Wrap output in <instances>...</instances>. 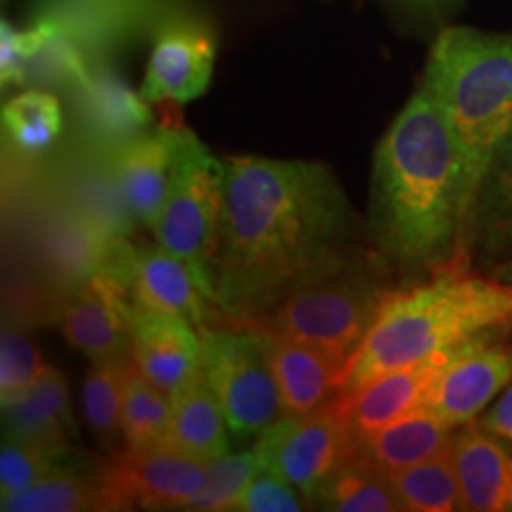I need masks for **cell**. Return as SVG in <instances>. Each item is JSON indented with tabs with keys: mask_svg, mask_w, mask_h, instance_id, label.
I'll use <instances>...</instances> for the list:
<instances>
[{
	"mask_svg": "<svg viewBox=\"0 0 512 512\" xmlns=\"http://www.w3.org/2000/svg\"><path fill=\"white\" fill-rule=\"evenodd\" d=\"M24 67H27V50H24L22 29L12 27L8 19L0 22V83L3 88L24 86Z\"/></svg>",
	"mask_w": 512,
	"mask_h": 512,
	"instance_id": "obj_37",
	"label": "cell"
},
{
	"mask_svg": "<svg viewBox=\"0 0 512 512\" xmlns=\"http://www.w3.org/2000/svg\"><path fill=\"white\" fill-rule=\"evenodd\" d=\"M3 133L24 155H41L62 133V105L50 91L27 88L3 105Z\"/></svg>",
	"mask_w": 512,
	"mask_h": 512,
	"instance_id": "obj_30",
	"label": "cell"
},
{
	"mask_svg": "<svg viewBox=\"0 0 512 512\" xmlns=\"http://www.w3.org/2000/svg\"><path fill=\"white\" fill-rule=\"evenodd\" d=\"M453 437L456 434L451 427H446L430 408L418 406L380 430L356 437L354 456L389 477L422 460L448 453Z\"/></svg>",
	"mask_w": 512,
	"mask_h": 512,
	"instance_id": "obj_23",
	"label": "cell"
},
{
	"mask_svg": "<svg viewBox=\"0 0 512 512\" xmlns=\"http://www.w3.org/2000/svg\"><path fill=\"white\" fill-rule=\"evenodd\" d=\"M162 107L174 138V164L155 238L190 268L197 285L214 302V259L219 249L226 162L211 155L207 145L183 124L178 114L181 105Z\"/></svg>",
	"mask_w": 512,
	"mask_h": 512,
	"instance_id": "obj_6",
	"label": "cell"
},
{
	"mask_svg": "<svg viewBox=\"0 0 512 512\" xmlns=\"http://www.w3.org/2000/svg\"><path fill=\"white\" fill-rule=\"evenodd\" d=\"M3 512H112L114 501L102 477L100 465L91 472L76 467H62L50 472L41 482L19 491L10 498H0Z\"/></svg>",
	"mask_w": 512,
	"mask_h": 512,
	"instance_id": "obj_26",
	"label": "cell"
},
{
	"mask_svg": "<svg viewBox=\"0 0 512 512\" xmlns=\"http://www.w3.org/2000/svg\"><path fill=\"white\" fill-rule=\"evenodd\" d=\"M368 233L403 273L465 271L463 159L456 131L422 83L375 147Z\"/></svg>",
	"mask_w": 512,
	"mask_h": 512,
	"instance_id": "obj_2",
	"label": "cell"
},
{
	"mask_svg": "<svg viewBox=\"0 0 512 512\" xmlns=\"http://www.w3.org/2000/svg\"><path fill=\"white\" fill-rule=\"evenodd\" d=\"M188 0H31L29 19L53 24L91 60H110L155 36Z\"/></svg>",
	"mask_w": 512,
	"mask_h": 512,
	"instance_id": "obj_9",
	"label": "cell"
},
{
	"mask_svg": "<svg viewBox=\"0 0 512 512\" xmlns=\"http://www.w3.org/2000/svg\"><path fill=\"white\" fill-rule=\"evenodd\" d=\"M102 271L114 275L133 302L185 316L200 335L230 323L226 313L202 292L190 268L159 242L117 240Z\"/></svg>",
	"mask_w": 512,
	"mask_h": 512,
	"instance_id": "obj_10",
	"label": "cell"
},
{
	"mask_svg": "<svg viewBox=\"0 0 512 512\" xmlns=\"http://www.w3.org/2000/svg\"><path fill=\"white\" fill-rule=\"evenodd\" d=\"M48 366L41 363V351L29 332L15 325H3L0 332V403L8 406L41 380Z\"/></svg>",
	"mask_w": 512,
	"mask_h": 512,
	"instance_id": "obj_34",
	"label": "cell"
},
{
	"mask_svg": "<svg viewBox=\"0 0 512 512\" xmlns=\"http://www.w3.org/2000/svg\"><path fill=\"white\" fill-rule=\"evenodd\" d=\"M121 192L133 216L143 228L155 235L171 185L174 164V138L162 119L157 131L140 133L112 152Z\"/></svg>",
	"mask_w": 512,
	"mask_h": 512,
	"instance_id": "obj_22",
	"label": "cell"
},
{
	"mask_svg": "<svg viewBox=\"0 0 512 512\" xmlns=\"http://www.w3.org/2000/svg\"><path fill=\"white\" fill-rule=\"evenodd\" d=\"M392 271L380 249L349 242L313 268L256 328L309 342L349 368L394 292Z\"/></svg>",
	"mask_w": 512,
	"mask_h": 512,
	"instance_id": "obj_5",
	"label": "cell"
},
{
	"mask_svg": "<svg viewBox=\"0 0 512 512\" xmlns=\"http://www.w3.org/2000/svg\"><path fill=\"white\" fill-rule=\"evenodd\" d=\"M226 430L228 422L221 411V403L211 389L207 373L200 368L174 394V411H171L169 430L164 434L162 446L211 463L228 453Z\"/></svg>",
	"mask_w": 512,
	"mask_h": 512,
	"instance_id": "obj_25",
	"label": "cell"
},
{
	"mask_svg": "<svg viewBox=\"0 0 512 512\" xmlns=\"http://www.w3.org/2000/svg\"><path fill=\"white\" fill-rule=\"evenodd\" d=\"M259 472H264V460H261L256 446L252 451L226 453V456L211 460L207 463V479H204L202 489L190 498L185 510H235L240 498L245 496L247 486L254 482Z\"/></svg>",
	"mask_w": 512,
	"mask_h": 512,
	"instance_id": "obj_33",
	"label": "cell"
},
{
	"mask_svg": "<svg viewBox=\"0 0 512 512\" xmlns=\"http://www.w3.org/2000/svg\"><path fill=\"white\" fill-rule=\"evenodd\" d=\"M451 460L458 477L460 510H512V451L503 446V439L470 422L453 437Z\"/></svg>",
	"mask_w": 512,
	"mask_h": 512,
	"instance_id": "obj_21",
	"label": "cell"
},
{
	"mask_svg": "<svg viewBox=\"0 0 512 512\" xmlns=\"http://www.w3.org/2000/svg\"><path fill=\"white\" fill-rule=\"evenodd\" d=\"M264 337L268 358L278 380L283 418H297L318 411L342 396L347 368L302 339L256 328Z\"/></svg>",
	"mask_w": 512,
	"mask_h": 512,
	"instance_id": "obj_18",
	"label": "cell"
},
{
	"mask_svg": "<svg viewBox=\"0 0 512 512\" xmlns=\"http://www.w3.org/2000/svg\"><path fill=\"white\" fill-rule=\"evenodd\" d=\"M479 425H482L486 432L503 439L505 444H512V382L505 387L501 399L491 406V411L484 415V420L479 422Z\"/></svg>",
	"mask_w": 512,
	"mask_h": 512,
	"instance_id": "obj_38",
	"label": "cell"
},
{
	"mask_svg": "<svg viewBox=\"0 0 512 512\" xmlns=\"http://www.w3.org/2000/svg\"><path fill=\"white\" fill-rule=\"evenodd\" d=\"M216 48L214 24L190 3L183 5L152 36L140 95L150 105H188L202 98L214 74Z\"/></svg>",
	"mask_w": 512,
	"mask_h": 512,
	"instance_id": "obj_11",
	"label": "cell"
},
{
	"mask_svg": "<svg viewBox=\"0 0 512 512\" xmlns=\"http://www.w3.org/2000/svg\"><path fill=\"white\" fill-rule=\"evenodd\" d=\"M354 446L356 434L339 399L313 413L280 418L256 441L264 472L290 482L309 508L325 479L354 456Z\"/></svg>",
	"mask_w": 512,
	"mask_h": 512,
	"instance_id": "obj_8",
	"label": "cell"
},
{
	"mask_svg": "<svg viewBox=\"0 0 512 512\" xmlns=\"http://www.w3.org/2000/svg\"><path fill=\"white\" fill-rule=\"evenodd\" d=\"M356 216L323 162L226 159L214 302L230 323L256 328L323 264L354 242Z\"/></svg>",
	"mask_w": 512,
	"mask_h": 512,
	"instance_id": "obj_1",
	"label": "cell"
},
{
	"mask_svg": "<svg viewBox=\"0 0 512 512\" xmlns=\"http://www.w3.org/2000/svg\"><path fill=\"white\" fill-rule=\"evenodd\" d=\"M114 238L69 204H53L36 226V256L48 283L72 294L110 261Z\"/></svg>",
	"mask_w": 512,
	"mask_h": 512,
	"instance_id": "obj_15",
	"label": "cell"
},
{
	"mask_svg": "<svg viewBox=\"0 0 512 512\" xmlns=\"http://www.w3.org/2000/svg\"><path fill=\"white\" fill-rule=\"evenodd\" d=\"M72 93L86 140L107 150L145 133L152 121L150 102L121 79L110 60H93L91 72Z\"/></svg>",
	"mask_w": 512,
	"mask_h": 512,
	"instance_id": "obj_19",
	"label": "cell"
},
{
	"mask_svg": "<svg viewBox=\"0 0 512 512\" xmlns=\"http://www.w3.org/2000/svg\"><path fill=\"white\" fill-rule=\"evenodd\" d=\"M503 332H484L460 344L432 384L425 406L451 430L470 425L512 382V349Z\"/></svg>",
	"mask_w": 512,
	"mask_h": 512,
	"instance_id": "obj_13",
	"label": "cell"
},
{
	"mask_svg": "<svg viewBox=\"0 0 512 512\" xmlns=\"http://www.w3.org/2000/svg\"><path fill=\"white\" fill-rule=\"evenodd\" d=\"M64 456L48 451V448L5 434L0 448V498H10L19 491L29 489L50 472L62 470ZM69 467V465H67Z\"/></svg>",
	"mask_w": 512,
	"mask_h": 512,
	"instance_id": "obj_35",
	"label": "cell"
},
{
	"mask_svg": "<svg viewBox=\"0 0 512 512\" xmlns=\"http://www.w3.org/2000/svg\"><path fill=\"white\" fill-rule=\"evenodd\" d=\"M133 368L136 361L128 351V354L93 361L83 380V415L100 446L110 453L119 451V444L124 441L121 411H124L126 384Z\"/></svg>",
	"mask_w": 512,
	"mask_h": 512,
	"instance_id": "obj_28",
	"label": "cell"
},
{
	"mask_svg": "<svg viewBox=\"0 0 512 512\" xmlns=\"http://www.w3.org/2000/svg\"><path fill=\"white\" fill-rule=\"evenodd\" d=\"M174 394L164 392L155 382L140 373L138 366L131 370L126 384L124 411H121V432L128 448H157L162 446L169 430Z\"/></svg>",
	"mask_w": 512,
	"mask_h": 512,
	"instance_id": "obj_32",
	"label": "cell"
},
{
	"mask_svg": "<svg viewBox=\"0 0 512 512\" xmlns=\"http://www.w3.org/2000/svg\"><path fill=\"white\" fill-rule=\"evenodd\" d=\"M311 508L337 512H396L401 510L392 482L375 467L351 456L325 479L311 498Z\"/></svg>",
	"mask_w": 512,
	"mask_h": 512,
	"instance_id": "obj_29",
	"label": "cell"
},
{
	"mask_svg": "<svg viewBox=\"0 0 512 512\" xmlns=\"http://www.w3.org/2000/svg\"><path fill=\"white\" fill-rule=\"evenodd\" d=\"M100 472L114 510H185L207 479V463L164 446H121L100 463Z\"/></svg>",
	"mask_w": 512,
	"mask_h": 512,
	"instance_id": "obj_12",
	"label": "cell"
},
{
	"mask_svg": "<svg viewBox=\"0 0 512 512\" xmlns=\"http://www.w3.org/2000/svg\"><path fill=\"white\" fill-rule=\"evenodd\" d=\"M5 434L48 448L69 458L74 418L69 406V387L60 370L48 366L29 392L3 406Z\"/></svg>",
	"mask_w": 512,
	"mask_h": 512,
	"instance_id": "obj_24",
	"label": "cell"
},
{
	"mask_svg": "<svg viewBox=\"0 0 512 512\" xmlns=\"http://www.w3.org/2000/svg\"><path fill=\"white\" fill-rule=\"evenodd\" d=\"M498 256L512 247V126L496 147L479 190L472 249Z\"/></svg>",
	"mask_w": 512,
	"mask_h": 512,
	"instance_id": "obj_27",
	"label": "cell"
},
{
	"mask_svg": "<svg viewBox=\"0 0 512 512\" xmlns=\"http://www.w3.org/2000/svg\"><path fill=\"white\" fill-rule=\"evenodd\" d=\"M401 510L411 512H451L460 510L458 477L453 470L451 451L437 458L389 475Z\"/></svg>",
	"mask_w": 512,
	"mask_h": 512,
	"instance_id": "obj_31",
	"label": "cell"
},
{
	"mask_svg": "<svg viewBox=\"0 0 512 512\" xmlns=\"http://www.w3.org/2000/svg\"><path fill=\"white\" fill-rule=\"evenodd\" d=\"M57 318L69 347L91 363L131 351V294L107 271L67 294Z\"/></svg>",
	"mask_w": 512,
	"mask_h": 512,
	"instance_id": "obj_14",
	"label": "cell"
},
{
	"mask_svg": "<svg viewBox=\"0 0 512 512\" xmlns=\"http://www.w3.org/2000/svg\"><path fill=\"white\" fill-rule=\"evenodd\" d=\"M309 508L306 498L285 479L259 472L254 482L247 486L245 496L240 498L238 508L242 512H299Z\"/></svg>",
	"mask_w": 512,
	"mask_h": 512,
	"instance_id": "obj_36",
	"label": "cell"
},
{
	"mask_svg": "<svg viewBox=\"0 0 512 512\" xmlns=\"http://www.w3.org/2000/svg\"><path fill=\"white\" fill-rule=\"evenodd\" d=\"M202 368L233 434L252 437L283 418L278 380L256 328L226 323L202 332Z\"/></svg>",
	"mask_w": 512,
	"mask_h": 512,
	"instance_id": "obj_7",
	"label": "cell"
},
{
	"mask_svg": "<svg viewBox=\"0 0 512 512\" xmlns=\"http://www.w3.org/2000/svg\"><path fill=\"white\" fill-rule=\"evenodd\" d=\"M512 328V285L467 271L430 275L394 290L351 358L342 396L389 370L456 349L484 332Z\"/></svg>",
	"mask_w": 512,
	"mask_h": 512,
	"instance_id": "obj_3",
	"label": "cell"
},
{
	"mask_svg": "<svg viewBox=\"0 0 512 512\" xmlns=\"http://www.w3.org/2000/svg\"><path fill=\"white\" fill-rule=\"evenodd\" d=\"M501 280H505V283L512 285V259L508 261V264L501 266Z\"/></svg>",
	"mask_w": 512,
	"mask_h": 512,
	"instance_id": "obj_39",
	"label": "cell"
},
{
	"mask_svg": "<svg viewBox=\"0 0 512 512\" xmlns=\"http://www.w3.org/2000/svg\"><path fill=\"white\" fill-rule=\"evenodd\" d=\"M456 349L439 351V354L422 358V361L389 370V373L358 387L356 392L339 396V406L347 415L349 427L356 437L380 430L401 415L425 406L432 384L437 382L439 373L451 361Z\"/></svg>",
	"mask_w": 512,
	"mask_h": 512,
	"instance_id": "obj_20",
	"label": "cell"
},
{
	"mask_svg": "<svg viewBox=\"0 0 512 512\" xmlns=\"http://www.w3.org/2000/svg\"><path fill=\"white\" fill-rule=\"evenodd\" d=\"M185 316L131 299V356L140 373L176 394L202 368V335Z\"/></svg>",
	"mask_w": 512,
	"mask_h": 512,
	"instance_id": "obj_16",
	"label": "cell"
},
{
	"mask_svg": "<svg viewBox=\"0 0 512 512\" xmlns=\"http://www.w3.org/2000/svg\"><path fill=\"white\" fill-rule=\"evenodd\" d=\"M422 83L439 100L458 138L463 159L460 256L467 264L479 190L496 147L512 126V34L444 29L430 50Z\"/></svg>",
	"mask_w": 512,
	"mask_h": 512,
	"instance_id": "obj_4",
	"label": "cell"
},
{
	"mask_svg": "<svg viewBox=\"0 0 512 512\" xmlns=\"http://www.w3.org/2000/svg\"><path fill=\"white\" fill-rule=\"evenodd\" d=\"M114 150L86 140L57 169V188L64 195V204L81 211L114 240H136L140 226L121 192L117 171H114Z\"/></svg>",
	"mask_w": 512,
	"mask_h": 512,
	"instance_id": "obj_17",
	"label": "cell"
}]
</instances>
